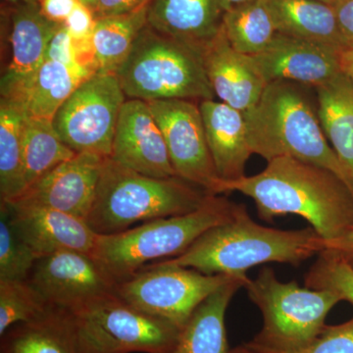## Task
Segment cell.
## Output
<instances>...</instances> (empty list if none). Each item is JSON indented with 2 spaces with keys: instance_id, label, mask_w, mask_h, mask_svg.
<instances>
[{
  "instance_id": "obj_1",
  "label": "cell",
  "mask_w": 353,
  "mask_h": 353,
  "mask_svg": "<svg viewBox=\"0 0 353 353\" xmlns=\"http://www.w3.org/2000/svg\"><path fill=\"white\" fill-rule=\"evenodd\" d=\"M238 192L254 201L259 217L299 215L325 241L353 228V190L328 169L292 157L271 160L256 175L220 181L217 194Z\"/></svg>"
},
{
  "instance_id": "obj_2",
  "label": "cell",
  "mask_w": 353,
  "mask_h": 353,
  "mask_svg": "<svg viewBox=\"0 0 353 353\" xmlns=\"http://www.w3.org/2000/svg\"><path fill=\"white\" fill-rule=\"evenodd\" d=\"M325 250V241L312 227L279 230L262 226L239 203L234 217L202 234L187 252L161 263L196 269L208 275L246 277L257 265L299 266Z\"/></svg>"
},
{
  "instance_id": "obj_3",
  "label": "cell",
  "mask_w": 353,
  "mask_h": 353,
  "mask_svg": "<svg viewBox=\"0 0 353 353\" xmlns=\"http://www.w3.org/2000/svg\"><path fill=\"white\" fill-rule=\"evenodd\" d=\"M304 87L285 81L266 85L259 102L243 112L250 150L267 162L292 157L321 166L353 190L352 174L330 145Z\"/></svg>"
},
{
  "instance_id": "obj_4",
  "label": "cell",
  "mask_w": 353,
  "mask_h": 353,
  "mask_svg": "<svg viewBox=\"0 0 353 353\" xmlns=\"http://www.w3.org/2000/svg\"><path fill=\"white\" fill-rule=\"evenodd\" d=\"M210 196L180 176L143 175L106 157L87 222L97 234H117L134 224L194 212Z\"/></svg>"
},
{
  "instance_id": "obj_5",
  "label": "cell",
  "mask_w": 353,
  "mask_h": 353,
  "mask_svg": "<svg viewBox=\"0 0 353 353\" xmlns=\"http://www.w3.org/2000/svg\"><path fill=\"white\" fill-rule=\"evenodd\" d=\"M239 203L211 194L188 214L159 218L117 234H97L92 259L117 283L153 261L183 254L206 232L234 217Z\"/></svg>"
},
{
  "instance_id": "obj_6",
  "label": "cell",
  "mask_w": 353,
  "mask_h": 353,
  "mask_svg": "<svg viewBox=\"0 0 353 353\" xmlns=\"http://www.w3.org/2000/svg\"><path fill=\"white\" fill-rule=\"evenodd\" d=\"M128 99L145 102L215 99L201 51L146 25L116 73Z\"/></svg>"
},
{
  "instance_id": "obj_7",
  "label": "cell",
  "mask_w": 353,
  "mask_h": 353,
  "mask_svg": "<svg viewBox=\"0 0 353 353\" xmlns=\"http://www.w3.org/2000/svg\"><path fill=\"white\" fill-rule=\"evenodd\" d=\"M245 289L263 318L259 333L246 343L259 353H289L306 347L321 334L330 311L341 301L331 290L282 282L269 267L254 280L248 279Z\"/></svg>"
},
{
  "instance_id": "obj_8",
  "label": "cell",
  "mask_w": 353,
  "mask_h": 353,
  "mask_svg": "<svg viewBox=\"0 0 353 353\" xmlns=\"http://www.w3.org/2000/svg\"><path fill=\"white\" fill-rule=\"evenodd\" d=\"M78 353H170L181 328L148 314L116 292L66 310Z\"/></svg>"
},
{
  "instance_id": "obj_9",
  "label": "cell",
  "mask_w": 353,
  "mask_h": 353,
  "mask_svg": "<svg viewBox=\"0 0 353 353\" xmlns=\"http://www.w3.org/2000/svg\"><path fill=\"white\" fill-rule=\"evenodd\" d=\"M236 278L240 277L208 275L196 269L155 262L118 283L116 294L134 307L182 329L199 304Z\"/></svg>"
},
{
  "instance_id": "obj_10",
  "label": "cell",
  "mask_w": 353,
  "mask_h": 353,
  "mask_svg": "<svg viewBox=\"0 0 353 353\" xmlns=\"http://www.w3.org/2000/svg\"><path fill=\"white\" fill-rule=\"evenodd\" d=\"M127 97L115 74L94 73L60 106L52 125L76 153L110 157L114 134Z\"/></svg>"
},
{
  "instance_id": "obj_11",
  "label": "cell",
  "mask_w": 353,
  "mask_h": 353,
  "mask_svg": "<svg viewBox=\"0 0 353 353\" xmlns=\"http://www.w3.org/2000/svg\"><path fill=\"white\" fill-rule=\"evenodd\" d=\"M148 103L163 134L176 175L217 194L221 179L209 150L199 102L167 99Z\"/></svg>"
},
{
  "instance_id": "obj_12",
  "label": "cell",
  "mask_w": 353,
  "mask_h": 353,
  "mask_svg": "<svg viewBox=\"0 0 353 353\" xmlns=\"http://www.w3.org/2000/svg\"><path fill=\"white\" fill-rule=\"evenodd\" d=\"M28 281L50 306L66 310L113 294L118 285L92 255L77 250L41 257Z\"/></svg>"
},
{
  "instance_id": "obj_13",
  "label": "cell",
  "mask_w": 353,
  "mask_h": 353,
  "mask_svg": "<svg viewBox=\"0 0 353 353\" xmlns=\"http://www.w3.org/2000/svg\"><path fill=\"white\" fill-rule=\"evenodd\" d=\"M104 159L92 153H77L39 179L17 199L1 204L54 209L87 221Z\"/></svg>"
},
{
  "instance_id": "obj_14",
  "label": "cell",
  "mask_w": 353,
  "mask_h": 353,
  "mask_svg": "<svg viewBox=\"0 0 353 353\" xmlns=\"http://www.w3.org/2000/svg\"><path fill=\"white\" fill-rule=\"evenodd\" d=\"M341 52L277 32L263 51L250 57L267 85L285 81L315 88L343 72Z\"/></svg>"
},
{
  "instance_id": "obj_15",
  "label": "cell",
  "mask_w": 353,
  "mask_h": 353,
  "mask_svg": "<svg viewBox=\"0 0 353 353\" xmlns=\"http://www.w3.org/2000/svg\"><path fill=\"white\" fill-rule=\"evenodd\" d=\"M111 159L143 175L178 176L161 130L148 102L127 99L114 134Z\"/></svg>"
},
{
  "instance_id": "obj_16",
  "label": "cell",
  "mask_w": 353,
  "mask_h": 353,
  "mask_svg": "<svg viewBox=\"0 0 353 353\" xmlns=\"http://www.w3.org/2000/svg\"><path fill=\"white\" fill-rule=\"evenodd\" d=\"M2 15L8 23L10 61L2 73L0 92L10 99L46 61L48 44L62 24L46 18L39 3L6 4Z\"/></svg>"
},
{
  "instance_id": "obj_17",
  "label": "cell",
  "mask_w": 353,
  "mask_h": 353,
  "mask_svg": "<svg viewBox=\"0 0 353 353\" xmlns=\"http://www.w3.org/2000/svg\"><path fill=\"white\" fill-rule=\"evenodd\" d=\"M1 205L8 211L16 234L39 259L62 250L92 255L97 234L82 218L50 208Z\"/></svg>"
},
{
  "instance_id": "obj_18",
  "label": "cell",
  "mask_w": 353,
  "mask_h": 353,
  "mask_svg": "<svg viewBox=\"0 0 353 353\" xmlns=\"http://www.w3.org/2000/svg\"><path fill=\"white\" fill-rule=\"evenodd\" d=\"M201 55L209 83L219 101L241 112L259 102L267 83L252 57L231 46L223 27Z\"/></svg>"
},
{
  "instance_id": "obj_19",
  "label": "cell",
  "mask_w": 353,
  "mask_h": 353,
  "mask_svg": "<svg viewBox=\"0 0 353 353\" xmlns=\"http://www.w3.org/2000/svg\"><path fill=\"white\" fill-rule=\"evenodd\" d=\"M224 14L221 0H152L148 25L202 52L222 30Z\"/></svg>"
},
{
  "instance_id": "obj_20",
  "label": "cell",
  "mask_w": 353,
  "mask_h": 353,
  "mask_svg": "<svg viewBox=\"0 0 353 353\" xmlns=\"http://www.w3.org/2000/svg\"><path fill=\"white\" fill-rule=\"evenodd\" d=\"M199 108L209 150L221 180L234 181L245 176V164L253 153L243 112L215 99L199 102Z\"/></svg>"
},
{
  "instance_id": "obj_21",
  "label": "cell",
  "mask_w": 353,
  "mask_h": 353,
  "mask_svg": "<svg viewBox=\"0 0 353 353\" xmlns=\"http://www.w3.org/2000/svg\"><path fill=\"white\" fill-rule=\"evenodd\" d=\"M248 277L230 281L199 304L181 329L170 353H230L226 324L227 309Z\"/></svg>"
},
{
  "instance_id": "obj_22",
  "label": "cell",
  "mask_w": 353,
  "mask_h": 353,
  "mask_svg": "<svg viewBox=\"0 0 353 353\" xmlns=\"http://www.w3.org/2000/svg\"><path fill=\"white\" fill-rule=\"evenodd\" d=\"M94 73L85 66L46 60L31 80L7 99L18 104L29 117L52 121L72 92Z\"/></svg>"
},
{
  "instance_id": "obj_23",
  "label": "cell",
  "mask_w": 353,
  "mask_h": 353,
  "mask_svg": "<svg viewBox=\"0 0 353 353\" xmlns=\"http://www.w3.org/2000/svg\"><path fill=\"white\" fill-rule=\"evenodd\" d=\"M280 34L347 50L333 6L318 0H263Z\"/></svg>"
},
{
  "instance_id": "obj_24",
  "label": "cell",
  "mask_w": 353,
  "mask_h": 353,
  "mask_svg": "<svg viewBox=\"0 0 353 353\" xmlns=\"http://www.w3.org/2000/svg\"><path fill=\"white\" fill-rule=\"evenodd\" d=\"M315 90L325 136L353 178V82L341 72Z\"/></svg>"
},
{
  "instance_id": "obj_25",
  "label": "cell",
  "mask_w": 353,
  "mask_h": 353,
  "mask_svg": "<svg viewBox=\"0 0 353 353\" xmlns=\"http://www.w3.org/2000/svg\"><path fill=\"white\" fill-rule=\"evenodd\" d=\"M150 4L134 12L95 19L90 43L95 71L115 74L148 25Z\"/></svg>"
},
{
  "instance_id": "obj_26",
  "label": "cell",
  "mask_w": 353,
  "mask_h": 353,
  "mask_svg": "<svg viewBox=\"0 0 353 353\" xmlns=\"http://www.w3.org/2000/svg\"><path fill=\"white\" fill-rule=\"evenodd\" d=\"M1 353H78L64 309L14 325L1 336Z\"/></svg>"
},
{
  "instance_id": "obj_27",
  "label": "cell",
  "mask_w": 353,
  "mask_h": 353,
  "mask_svg": "<svg viewBox=\"0 0 353 353\" xmlns=\"http://www.w3.org/2000/svg\"><path fill=\"white\" fill-rule=\"evenodd\" d=\"M25 113L15 102L0 99V196L1 203L24 192L23 134Z\"/></svg>"
},
{
  "instance_id": "obj_28",
  "label": "cell",
  "mask_w": 353,
  "mask_h": 353,
  "mask_svg": "<svg viewBox=\"0 0 353 353\" xmlns=\"http://www.w3.org/2000/svg\"><path fill=\"white\" fill-rule=\"evenodd\" d=\"M76 154L59 138L52 121L32 118L25 114L23 134L25 190Z\"/></svg>"
},
{
  "instance_id": "obj_29",
  "label": "cell",
  "mask_w": 353,
  "mask_h": 353,
  "mask_svg": "<svg viewBox=\"0 0 353 353\" xmlns=\"http://www.w3.org/2000/svg\"><path fill=\"white\" fill-rule=\"evenodd\" d=\"M223 30L234 50L250 57L263 51L277 34L263 0H252L227 10Z\"/></svg>"
},
{
  "instance_id": "obj_30",
  "label": "cell",
  "mask_w": 353,
  "mask_h": 353,
  "mask_svg": "<svg viewBox=\"0 0 353 353\" xmlns=\"http://www.w3.org/2000/svg\"><path fill=\"white\" fill-rule=\"evenodd\" d=\"M52 308L29 281H0V336L14 325L43 317Z\"/></svg>"
},
{
  "instance_id": "obj_31",
  "label": "cell",
  "mask_w": 353,
  "mask_h": 353,
  "mask_svg": "<svg viewBox=\"0 0 353 353\" xmlns=\"http://www.w3.org/2000/svg\"><path fill=\"white\" fill-rule=\"evenodd\" d=\"M39 257L16 234L8 211L1 205L0 217V281L28 280Z\"/></svg>"
},
{
  "instance_id": "obj_32",
  "label": "cell",
  "mask_w": 353,
  "mask_h": 353,
  "mask_svg": "<svg viewBox=\"0 0 353 353\" xmlns=\"http://www.w3.org/2000/svg\"><path fill=\"white\" fill-rule=\"evenodd\" d=\"M317 256L306 273L305 287L331 290L338 294L341 301L353 304V267L350 262L328 250Z\"/></svg>"
},
{
  "instance_id": "obj_33",
  "label": "cell",
  "mask_w": 353,
  "mask_h": 353,
  "mask_svg": "<svg viewBox=\"0 0 353 353\" xmlns=\"http://www.w3.org/2000/svg\"><path fill=\"white\" fill-rule=\"evenodd\" d=\"M289 353H353V317L336 326H325L306 347Z\"/></svg>"
},
{
  "instance_id": "obj_34",
  "label": "cell",
  "mask_w": 353,
  "mask_h": 353,
  "mask_svg": "<svg viewBox=\"0 0 353 353\" xmlns=\"http://www.w3.org/2000/svg\"><path fill=\"white\" fill-rule=\"evenodd\" d=\"M46 60H52L69 66H85L81 60L75 39L70 34L64 24L60 26L51 39L46 50Z\"/></svg>"
},
{
  "instance_id": "obj_35",
  "label": "cell",
  "mask_w": 353,
  "mask_h": 353,
  "mask_svg": "<svg viewBox=\"0 0 353 353\" xmlns=\"http://www.w3.org/2000/svg\"><path fill=\"white\" fill-rule=\"evenodd\" d=\"M94 23L92 10L79 2L73 12L65 21L64 26L77 43H90Z\"/></svg>"
},
{
  "instance_id": "obj_36",
  "label": "cell",
  "mask_w": 353,
  "mask_h": 353,
  "mask_svg": "<svg viewBox=\"0 0 353 353\" xmlns=\"http://www.w3.org/2000/svg\"><path fill=\"white\" fill-rule=\"evenodd\" d=\"M152 0H101L94 11V19L110 17V16L123 15L139 10Z\"/></svg>"
},
{
  "instance_id": "obj_37",
  "label": "cell",
  "mask_w": 353,
  "mask_h": 353,
  "mask_svg": "<svg viewBox=\"0 0 353 353\" xmlns=\"http://www.w3.org/2000/svg\"><path fill=\"white\" fill-rule=\"evenodd\" d=\"M332 6L345 46L353 50V0H334Z\"/></svg>"
},
{
  "instance_id": "obj_38",
  "label": "cell",
  "mask_w": 353,
  "mask_h": 353,
  "mask_svg": "<svg viewBox=\"0 0 353 353\" xmlns=\"http://www.w3.org/2000/svg\"><path fill=\"white\" fill-rule=\"evenodd\" d=\"M79 2V0H39V6L46 18L58 24H64Z\"/></svg>"
},
{
  "instance_id": "obj_39",
  "label": "cell",
  "mask_w": 353,
  "mask_h": 353,
  "mask_svg": "<svg viewBox=\"0 0 353 353\" xmlns=\"http://www.w3.org/2000/svg\"><path fill=\"white\" fill-rule=\"evenodd\" d=\"M325 250L347 260L353 259V228L336 240L325 241Z\"/></svg>"
},
{
  "instance_id": "obj_40",
  "label": "cell",
  "mask_w": 353,
  "mask_h": 353,
  "mask_svg": "<svg viewBox=\"0 0 353 353\" xmlns=\"http://www.w3.org/2000/svg\"><path fill=\"white\" fill-rule=\"evenodd\" d=\"M341 65L343 73L353 82V50H345L341 53Z\"/></svg>"
},
{
  "instance_id": "obj_41",
  "label": "cell",
  "mask_w": 353,
  "mask_h": 353,
  "mask_svg": "<svg viewBox=\"0 0 353 353\" xmlns=\"http://www.w3.org/2000/svg\"><path fill=\"white\" fill-rule=\"evenodd\" d=\"M252 1V0H221L223 7H224L225 12L229 9L233 8L234 6H241V4L246 3V2Z\"/></svg>"
},
{
  "instance_id": "obj_42",
  "label": "cell",
  "mask_w": 353,
  "mask_h": 353,
  "mask_svg": "<svg viewBox=\"0 0 353 353\" xmlns=\"http://www.w3.org/2000/svg\"><path fill=\"white\" fill-rule=\"evenodd\" d=\"M80 3H82L83 6L88 7V9L92 10V12H94L95 8H97V4L99 3L101 0H79Z\"/></svg>"
},
{
  "instance_id": "obj_43",
  "label": "cell",
  "mask_w": 353,
  "mask_h": 353,
  "mask_svg": "<svg viewBox=\"0 0 353 353\" xmlns=\"http://www.w3.org/2000/svg\"><path fill=\"white\" fill-rule=\"evenodd\" d=\"M7 6H15L22 3H39V0H2Z\"/></svg>"
},
{
  "instance_id": "obj_44",
  "label": "cell",
  "mask_w": 353,
  "mask_h": 353,
  "mask_svg": "<svg viewBox=\"0 0 353 353\" xmlns=\"http://www.w3.org/2000/svg\"><path fill=\"white\" fill-rule=\"evenodd\" d=\"M230 353H259L255 352V350H252V348L248 347V345H241V347H236L234 350H231Z\"/></svg>"
},
{
  "instance_id": "obj_45",
  "label": "cell",
  "mask_w": 353,
  "mask_h": 353,
  "mask_svg": "<svg viewBox=\"0 0 353 353\" xmlns=\"http://www.w3.org/2000/svg\"><path fill=\"white\" fill-rule=\"evenodd\" d=\"M318 1L324 2V3L330 4V6H332V4L334 3V0H318Z\"/></svg>"
},
{
  "instance_id": "obj_46",
  "label": "cell",
  "mask_w": 353,
  "mask_h": 353,
  "mask_svg": "<svg viewBox=\"0 0 353 353\" xmlns=\"http://www.w3.org/2000/svg\"><path fill=\"white\" fill-rule=\"evenodd\" d=\"M348 261L350 262V264H352L353 267V259L348 260Z\"/></svg>"
}]
</instances>
